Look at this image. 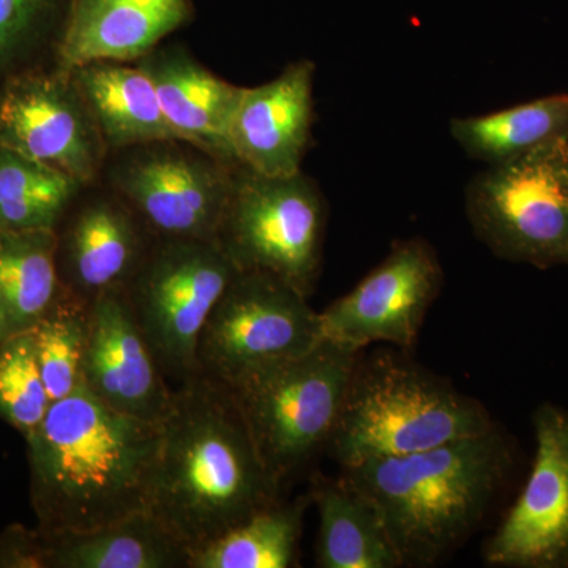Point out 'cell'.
I'll return each instance as SVG.
<instances>
[{"label":"cell","mask_w":568,"mask_h":568,"mask_svg":"<svg viewBox=\"0 0 568 568\" xmlns=\"http://www.w3.org/2000/svg\"><path fill=\"white\" fill-rule=\"evenodd\" d=\"M230 390L204 376L174 390L148 511L189 551L278 503Z\"/></svg>","instance_id":"cell-1"},{"label":"cell","mask_w":568,"mask_h":568,"mask_svg":"<svg viewBox=\"0 0 568 568\" xmlns=\"http://www.w3.org/2000/svg\"><path fill=\"white\" fill-rule=\"evenodd\" d=\"M26 443L44 532L100 528L148 511L162 424L118 413L81 388L52 402Z\"/></svg>","instance_id":"cell-2"},{"label":"cell","mask_w":568,"mask_h":568,"mask_svg":"<svg viewBox=\"0 0 568 568\" xmlns=\"http://www.w3.org/2000/svg\"><path fill=\"white\" fill-rule=\"evenodd\" d=\"M495 429L417 454L343 467L342 480L379 515L402 566H429L465 540L508 466Z\"/></svg>","instance_id":"cell-3"},{"label":"cell","mask_w":568,"mask_h":568,"mask_svg":"<svg viewBox=\"0 0 568 568\" xmlns=\"http://www.w3.org/2000/svg\"><path fill=\"white\" fill-rule=\"evenodd\" d=\"M495 429L485 407L394 355L358 361L331 446L342 467L403 457Z\"/></svg>","instance_id":"cell-4"},{"label":"cell","mask_w":568,"mask_h":568,"mask_svg":"<svg viewBox=\"0 0 568 568\" xmlns=\"http://www.w3.org/2000/svg\"><path fill=\"white\" fill-rule=\"evenodd\" d=\"M358 361V351L323 339L226 387L280 485L331 443Z\"/></svg>","instance_id":"cell-5"},{"label":"cell","mask_w":568,"mask_h":568,"mask_svg":"<svg viewBox=\"0 0 568 568\" xmlns=\"http://www.w3.org/2000/svg\"><path fill=\"white\" fill-rule=\"evenodd\" d=\"M466 213L496 256L540 268L568 265V138L477 174Z\"/></svg>","instance_id":"cell-6"},{"label":"cell","mask_w":568,"mask_h":568,"mask_svg":"<svg viewBox=\"0 0 568 568\" xmlns=\"http://www.w3.org/2000/svg\"><path fill=\"white\" fill-rule=\"evenodd\" d=\"M237 274L219 241L163 239L123 287L164 376L179 386L200 376V336Z\"/></svg>","instance_id":"cell-7"},{"label":"cell","mask_w":568,"mask_h":568,"mask_svg":"<svg viewBox=\"0 0 568 568\" xmlns=\"http://www.w3.org/2000/svg\"><path fill=\"white\" fill-rule=\"evenodd\" d=\"M325 207L304 173L261 175L242 168L216 241L239 271L261 272L308 297L323 260Z\"/></svg>","instance_id":"cell-8"},{"label":"cell","mask_w":568,"mask_h":568,"mask_svg":"<svg viewBox=\"0 0 568 568\" xmlns=\"http://www.w3.org/2000/svg\"><path fill=\"white\" fill-rule=\"evenodd\" d=\"M306 298L275 276L239 271L200 336V376L233 387L320 345V312Z\"/></svg>","instance_id":"cell-9"},{"label":"cell","mask_w":568,"mask_h":568,"mask_svg":"<svg viewBox=\"0 0 568 568\" xmlns=\"http://www.w3.org/2000/svg\"><path fill=\"white\" fill-rule=\"evenodd\" d=\"M443 286V267L424 239L399 242L351 293L320 312L327 342L365 349L387 343L410 349Z\"/></svg>","instance_id":"cell-10"},{"label":"cell","mask_w":568,"mask_h":568,"mask_svg":"<svg viewBox=\"0 0 568 568\" xmlns=\"http://www.w3.org/2000/svg\"><path fill=\"white\" fill-rule=\"evenodd\" d=\"M0 145L78 182L91 181L104 141L70 74H20L0 92Z\"/></svg>","instance_id":"cell-11"},{"label":"cell","mask_w":568,"mask_h":568,"mask_svg":"<svg viewBox=\"0 0 568 568\" xmlns=\"http://www.w3.org/2000/svg\"><path fill=\"white\" fill-rule=\"evenodd\" d=\"M145 149L115 173V186L162 239L216 241L235 175L223 162L166 148Z\"/></svg>","instance_id":"cell-12"},{"label":"cell","mask_w":568,"mask_h":568,"mask_svg":"<svg viewBox=\"0 0 568 568\" xmlns=\"http://www.w3.org/2000/svg\"><path fill=\"white\" fill-rule=\"evenodd\" d=\"M537 452L528 484L485 548L493 567H568V413L534 414Z\"/></svg>","instance_id":"cell-13"},{"label":"cell","mask_w":568,"mask_h":568,"mask_svg":"<svg viewBox=\"0 0 568 568\" xmlns=\"http://www.w3.org/2000/svg\"><path fill=\"white\" fill-rule=\"evenodd\" d=\"M82 388L111 409L141 420L162 424L170 413L174 388L168 386L123 287L89 302Z\"/></svg>","instance_id":"cell-14"},{"label":"cell","mask_w":568,"mask_h":568,"mask_svg":"<svg viewBox=\"0 0 568 568\" xmlns=\"http://www.w3.org/2000/svg\"><path fill=\"white\" fill-rule=\"evenodd\" d=\"M315 63L298 61L265 84L242 89L231 145L239 166L261 175L302 173L313 123Z\"/></svg>","instance_id":"cell-15"},{"label":"cell","mask_w":568,"mask_h":568,"mask_svg":"<svg viewBox=\"0 0 568 568\" xmlns=\"http://www.w3.org/2000/svg\"><path fill=\"white\" fill-rule=\"evenodd\" d=\"M192 0H71L59 71L93 62H132L192 18Z\"/></svg>","instance_id":"cell-16"},{"label":"cell","mask_w":568,"mask_h":568,"mask_svg":"<svg viewBox=\"0 0 568 568\" xmlns=\"http://www.w3.org/2000/svg\"><path fill=\"white\" fill-rule=\"evenodd\" d=\"M141 65L151 74L178 140L219 162L237 163L231 129L244 88L222 80L179 50L148 54Z\"/></svg>","instance_id":"cell-17"},{"label":"cell","mask_w":568,"mask_h":568,"mask_svg":"<svg viewBox=\"0 0 568 568\" xmlns=\"http://www.w3.org/2000/svg\"><path fill=\"white\" fill-rule=\"evenodd\" d=\"M104 144L136 148L179 142L164 118L159 93L144 67L93 62L70 73Z\"/></svg>","instance_id":"cell-18"},{"label":"cell","mask_w":568,"mask_h":568,"mask_svg":"<svg viewBox=\"0 0 568 568\" xmlns=\"http://www.w3.org/2000/svg\"><path fill=\"white\" fill-rule=\"evenodd\" d=\"M141 257L132 213L111 201H93L78 213L65 239L67 291L91 302L130 282Z\"/></svg>","instance_id":"cell-19"},{"label":"cell","mask_w":568,"mask_h":568,"mask_svg":"<svg viewBox=\"0 0 568 568\" xmlns=\"http://www.w3.org/2000/svg\"><path fill=\"white\" fill-rule=\"evenodd\" d=\"M47 536L50 568L189 566V549L149 511H140L100 528L47 532Z\"/></svg>","instance_id":"cell-20"},{"label":"cell","mask_w":568,"mask_h":568,"mask_svg":"<svg viewBox=\"0 0 568 568\" xmlns=\"http://www.w3.org/2000/svg\"><path fill=\"white\" fill-rule=\"evenodd\" d=\"M312 496L320 511L317 567H403L375 507L342 478L317 477Z\"/></svg>","instance_id":"cell-21"},{"label":"cell","mask_w":568,"mask_h":568,"mask_svg":"<svg viewBox=\"0 0 568 568\" xmlns=\"http://www.w3.org/2000/svg\"><path fill=\"white\" fill-rule=\"evenodd\" d=\"M450 133L478 162L499 164L568 138V93L545 97L491 114L458 118Z\"/></svg>","instance_id":"cell-22"},{"label":"cell","mask_w":568,"mask_h":568,"mask_svg":"<svg viewBox=\"0 0 568 568\" xmlns=\"http://www.w3.org/2000/svg\"><path fill=\"white\" fill-rule=\"evenodd\" d=\"M58 254L55 230H0V301L13 334L32 328L65 293Z\"/></svg>","instance_id":"cell-23"},{"label":"cell","mask_w":568,"mask_h":568,"mask_svg":"<svg viewBox=\"0 0 568 568\" xmlns=\"http://www.w3.org/2000/svg\"><path fill=\"white\" fill-rule=\"evenodd\" d=\"M305 499L275 503L189 551V568H291L297 562Z\"/></svg>","instance_id":"cell-24"},{"label":"cell","mask_w":568,"mask_h":568,"mask_svg":"<svg viewBox=\"0 0 568 568\" xmlns=\"http://www.w3.org/2000/svg\"><path fill=\"white\" fill-rule=\"evenodd\" d=\"M82 183L0 145V230H55Z\"/></svg>","instance_id":"cell-25"},{"label":"cell","mask_w":568,"mask_h":568,"mask_svg":"<svg viewBox=\"0 0 568 568\" xmlns=\"http://www.w3.org/2000/svg\"><path fill=\"white\" fill-rule=\"evenodd\" d=\"M89 302L65 291L39 323L29 328L41 377L51 402L82 388L88 345Z\"/></svg>","instance_id":"cell-26"},{"label":"cell","mask_w":568,"mask_h":568,"mask_svg":"<svg viewBox=\"0 0 568 568\" xmlns=\"http://www.w3.org/2000/svg\"><path fill=\"white\" fill-rule=\"evenodd\" d=\"M51 403L31 332L11 334L0 345V420L28 439L47 417Z\"/></svg>","instance_id":"cell-27"},{"label":"cell","mask_w":568,"mask_h":568,"mask_svg":"<svg viewBox=\"0 0 568 568\" xmlns=\"http://www.w3.org/2000/svg\"><path fill=\"white\" fill-rule=\"evenodd\" d=\"M55 0H0V62L9 61L26 43Z\"/></svg>","instance_id":"cell-28"},{"label":"cell","mask_w":568,"mask_h":568,"mask_svg":"<svg viewBox=\"0 0 568 568\" xmlns=\"http://www.w3.org/2000/svg\"><path fill=\"white\" fill-rule=\"evenodd\" d=\"M0 568H50V544L40 528L10 526L0 536Z\"/></svg>","instance_id":"cell-29"},{"label":"cell","mask_w":568,"mask_h":568,"mask_svg":"<svg viewBox=\"0 0 568 568\" xmlns=\"http://www.w3.org/2000/svg\"><path fill=\"white\" fill-rule=\"evenodd\" d=\"M11 334H13V328H11L10 317L7 315V310L2 301H0V345H2Z\"/></svg>","instance_id":"cell-30"}]
</instances>
